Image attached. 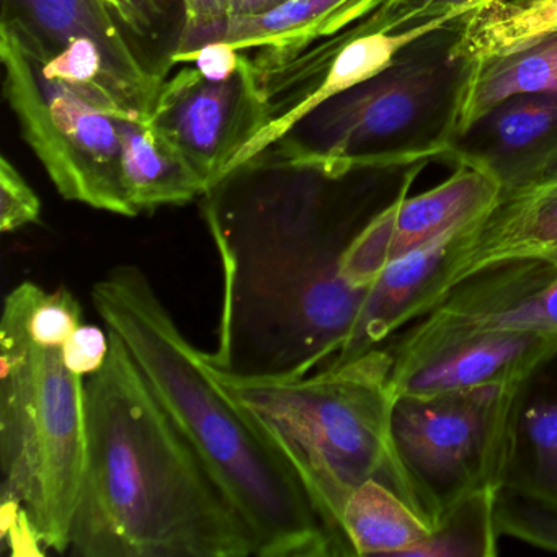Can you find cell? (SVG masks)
<instances>
[{
    "label": "cell",
    "mask_w": 557,
    "mask_h": 557,
    "mask_svg": "<svg viewBox=\"0 0 557 557\" xmlns=\"http://www.w3.org/2000/svg\"><path fill=\"white\" fill-rule=\"evenodd\" d=\"M110 334L97 325L81 324L61 348L67 370L77 376H94L106 363Z\"/></svg>",
    "instance_id": "26"
},
{
    "label": "cell",
    "mask_w": 557,
    "mask_h": 557,
    "mask_svg": "<svg viewBox=\"0 0 557 557\" xmlns=\"http://www.w3.org/2000/svg\"><path fill=\"white\" fill-rule=\"evenodd\" d=\"M345 0H283L253 17L231 18L221 41L240 51L247 48H276L292 44L315 22L341 8Z\"/></svg>",
    "instance_id": "22"
},
{
    "label": "cell",
    "mask_w": 557,
    "mask_h": 557,
    "mask_svg": "<svg viewBox=\"0 0 557 557\" xmlns=\"http://www.w3.org/2000/svg\"><path fill=\"white\" fill-rule=\"evenodd\" d=\"M182 4L184 30L175 53H185L221 41L231 18L227 0H182Z\"/></svg>",
    "instance_id": "25"
},
{
    "label": "cell",
    "mask_w": 557,
    "mask_h": 557,
    "mask_svg": "<svg viewBox=\"0 0 557 557\" xmlns=\"http://www.w3.org/2000/svg\"><path fill=\"white\" fill-rule=\"evenodd\" d=\"M500 487L557 507V351L513 386Z\"/></svg>",
    "instance_id": "14"
},
{
    "label": "cell",
    "mask_w": 557,
    "mask_h": 557,
    "mask_svg": "<svg viewBox=\"0 0 557 557\" xmlns=\"http://www.w3.org/2000/svg\"><path fill=\"white\" fill-rule=\"evenodd\" d=\"M515 384L393 397L384 482L430 527L466 495L500 487Z\"/></svg>",
    "instance_id": "7"
},
{
    "label": "cell",
    "mask_w": 557,
    "mask_h": 557,
    "mask_svg": "<svg viewBox=\"0 0 557 557\" xmlns=\"http://www.w3.org/2000/svg\"><path fill=\"white\" fill-rule=\"evenodd\" d=\"M556 89L557 35L527 50L474 64L459 90L451 145L505 100Z\"/></svg>",
    "instance_id": "18"
},
{
    "label": "cell",
    "mask_w": 557,
    "mask_h": 557,
    "mask_svg": "<svg viewBox=\"0 0 557 557\" xmlns=\"http://www.w3.org/2000/svg\"><path fill=\"white\" fill-rule=\"evenodd\" d=\"M122 181L136 214L188 203L210 190L194 162L156 123L152 112L122 123Z\"/></svg>",
    "instance_id": "17"
},
{
    "label": "cell",
    "mask_w": 557,
    "mask_h": 557,
    "mask_svg": "<svg viewBox=\"0 0 557 557\" xmlns=\"http://www.w3.org/2000/svg\"><path fill=\"white\" fill-rule=\"evenodd\" d=\"M92 301L249 521L257 557L345 556L298 466L211 373L146 273L115 267L94 285Z\"/></svg>",
    "instance_id": "2"
},
{
    "label": "cell",
    "mask_w": 557,
    "mask_h": 557,
    "mask_svg": "<svg viewBox=\"0 0 557 557\" xmlns=\"http://www.w3.org/2000/svg\"><path fill=\"white\" fill-rule=\"evenodd\" d=\"M495 492L485 488L456 502L407 557H494L500 534L495 524Z\"/></svg>",
    "instance_id": "21"
},
{
    "label": "cell",
    "mask_w": 557,
    "mask_h": 557,
    "mask_svg": "<svg viewBox=\"0 0 557 557\" xmlns=\"http://www.w3.org/2000/svg\"><path fill=\"white\" fill-rule=\"evenodd\" d=\"M494 511L498 533L557 553V507L554 505L500 487L495 492Z\"/></svg>",
    "instance_id": "23"
},
{
    "label": "cell",
    "mask_w": 557,
    "mask_h": 557,
    "mask_svg": "<svg viewBox=\"0 0 557 557\" xmlns=\"http://www.w3.org/2000/svg\"><path fill=\"white\" fill-rule=\"evenodd\" d=\"M244 60L246 57L240 54L239 48L230 41H213L197 50L172 54V63H191L211 83L233 79L243 67Z\"/></svg>",
    "instance_id": "27"
},
{
    "label": "cell",
    "mask_w": 557,
    "mask_h": 557,
    "mask_svg": "<svg viewBox=\"0 0 557 557\" xmlns=\"http://www.w3.org/2000/svg\"><path fill=\"white\" fill-rule=\"evenodd\" d=\"M459 21L410 45L386 71L309 115L302 123L311 143L289 154V165L344 178L361 169L387 171L446 158L469 73L453 54Z\"/></svg>",
    "instance_id": "5"
},
{
    "label": "cell",
    "mask_w": 557,
    "mask_h": 557,
    "mask_svg": "<svg viewBox=\"0 0 557 557\" xmlns=\"http://www.w3.org/2000/svg\"><path fill=\"white\" fill-rule=\"evenodd\" d=\"M32 338L24 288L0 321L2 534L14 554L67 553L86 468V386Z\"/></svg>",
    "instance_id": "3"
},
{
    "label": "cell",
    "mask_w": 557,
    "mask_h": 557,
    "mask_svg": "<svg viewBox=\"0 0 557 557\" xmlns=\"http://www.w3.org/2000/svg\"><path fill=\"white\" fill-rule=\"evenodd\" d=\"M557 35V0H494L459 21L453 54L469 67Z\"/></svg>",
    "instance_id": "19"
},
{
    "label": "cell",
    "mask_w": 557,
    "mask_h": 557,
    "mask_svg": "<svg viewBox=\"0 0 557 557\" xmlns=\"http://www.w3.org/2000/svg\"><path fill=\"white\" fill-rule=\"evenodd\" d=\"M446 158L488 172L502 194L557 172V89L505 100L456 139Z\"/></svg>",
    "instance_id": "12"
},
{
    "label": "cell",
    "mask_w": 557,
    "mask_h": 557,
    "mask_svg": "<svg viewBox=\"0 0 557 557\" xmlns=\"http://www.w3.org/2000/svg\"><path fill=\"white\" fill-rule=\"evenodd\" d=\"M41 201L5 156L0 158V230L15 233L38 223Z\"/></svg>",
    "instance_id": "24"
},
{
    "label": "cell",
    "mask_w": 557,
    "mask_h": 557,
    "mask_svg": "<svg viewBox=\"0 0 557 557\" xmlns=\"http://www.w3.org/2000/svg\"><path fill=\"white\" fill-rule=\"evenodd\" d=\"M138 2L139 4H141V8L145 9L146 12H148L149 17L159 14L158 0H138Z\"/></svg>",
    "instance_id": "30"
},
{
    "label": "cell",
    "mask_w": 557,
    "mask_h": 557,
    "mask_svg": "<svg viewBox=\"0 0 557 557\" xmlns=\"http://www.w3.org/2000/svg\"><path fill=\"white\" fill-rule=\"evenodd\" d=\"M8 5L14 14L4 18L17 22L54 50L83 38L96 41L116 73L156 103L161 79L146 70L129 47L115 15L99 0H8Z\"/></svg>",
    "instance_id": "16"
},
{
    "label": "cell",
    "mask_w": 557,
    "mask_h": 557,
    "mask_svg": "<svg viewBox=\"0 0 557 557\" xmlns=\"http://www.w3.org/2000/svg\"><path fill=\"white\" fill-rule=\"evenodd\" d=\"M462 17L465 15H446L417 27L404 28L399 32H373L348 41L329 64L324 79L314 89L309 90L305 99L299 100L292 109L280 115H270L250 136L249 141L227 164L223 182L252 165L259 156L285 139L296 126L301 125L324 103L373 79L377 74L386 71L410 45L456 24Z\"/></svg>",
    "instance_id": "15"
},
{
    "label": "cell",
    "mask_w": 557,
    "mask_h": 557,
    "mask_svg": "<svg viewBox=\"0 0 557 557\" xmlns=\"http://www.w3.org/2000/svg\"><path fill=\"white\" fill-rule=\"evenodd\" d=\"M4 90L25 141L66 200L138 216L122 181V123L146 110L44 76L17 28L0 25Z\"/></svg>",
    "instance_id": "6"
},
{
    "label": "cell",
    "mask_w": 557,
    "mask_h": 557,
    "mask_svg": "<svg viewBox=\"0 0 557 557\" xmlns=\"http://www.w3.org/2000/svg\"><path fill=\"white\" fill-rule=\"evenodd\" d=\"M342 528L355 556L407 557L432 531L422 515L380 479H368L351 492Z\"/></svg>",
    "instance_id": "20"
},
{
    "label": "cell",
    "mask_w": 557,
    "mask_h": 557,
    "mask_svg": "<svg viewBox=\"0 0 557 557\" xmlns=\"http://www.w3.org/2000/svg\"><path fill=\"white\" fill-rule=\"evenodd\" d=\"M387 373L383 345L298 380L234 381L213 373L298 466L345 556H355L342 528L348 497L368 479L386 481L394 397Z\"/></svg>",
    "instance_id": "4"
},
{
    "label": "cell",
    "mask_w": 557,
    "mask_h": 557,
    "mask_svg": "<svg viewBox=\"0 0 557 557\" xmlns=\"http://www.w3.org/2000/svg\"><path fill=\"white\" fill-rule=\"evenodd\" d=\"M116 18L135 34L145 35L148 32L151 17L141 8L138 0H99Z\"/></svg>",
    "instance_id": "28"
},
{
    "label": "cell",
    "mask_w": 557,
    "mask_h": 557,
    "mask_svg": "<svg viewBox=\"0 0 557 557\" xmlns=\"http://www.w3.org/2000/svg\"><path fill=\"white\" fill-rule=\"evenodd\" d=\"M383 347L389 358L387 377L393 396H425L511 386L557 351V338L537 332L459 327L420 319Z\"/></svg>",
    "instance_id": "8"
},
{
    "label": "cell",
    "mask_w": 557,
    "mask_h": 557,
    "mask_svg": "<svg viewBox=\"0 0 557 557\" xmlns=\"http://www.w3.org/2000/svg\"><path fill=\"white\" fill-rule=\"evenodd\" d=\"M267 102L252 61L246 58L239 73L224 83L205 79L197 67L178 71L161 84L152 116L194 162L211 190L223 182L231 159L270 115Z\"/></svg>",
    "instance_id": "9"
},
{
    "label": "cell",
    "mask_w": 557,
    "mask_h": 557,
    "mask_svg": "<svg viewBox=\"0 0 557 557\" xmlns=\"http://www.w3.org/2000/svg\"><path fill=\"white\" fill-rule=\"evenodd\" d=\"M399 198L381 210L342 260V275L350 285L367 288L389 263L406 259L451 236L487 213L502 187L488 172L456 164L455 174L432 190Z\"/></svg>",
    "instance_id": "10"
},
{
    "label": "cell",
    "mask_w": 557,
    "mask_h": 557,
    "mask_svg": "<svg viewBox=\"0 0 557 557\" xmlns=\"http://www.w3.org/2000/svg\"><path fill=\"white\" fill-rule=\"evenodd\" d=\"M109 334V357L86 386V468L67 553L257 556L249 521Z\"/></svg>",
    "instance_id": "1"
},
{
    "label": "cell",
    "mask_w": 557,
    "mask_h": 557,
    "mask_svg": "<svg viewBox=\"0 0 557 557\" xmlns=\"http://www.w3.org/2000/svg\"><path fill=\"white\" fill-rule=\"evenodd\" d=\"M550 253H557V172L502 194L487 213L445 240L443 296L495 263Z\"/></svg>",
    "instance_id": "13"
},
{
    "label": "cell",
    "mask_w": 557,
    "mask_h": 557,
    "mask_svg": "<svg viewBox=\"0 0 557 557\" xmlns=\"http://www.w3.org/2000/svg\"><path fill=\"white\" fill-rule=\"evenodd\" d=\"M420 319L557 338V253L505 260L479 270Z\"/></svg>",
    "instance_id": "11"
},
{
    "label": "cell",
    "mask_w": 557,
    "mask_h": 557,
    "mask_svg": "<svg viewBox=\"0 0 557 557\" xmlns=\"http://www.w3.org/2000/svg\"><path fill=\"white\" fill-rule=\"evenodd\" d=\"M227 2H230L231 18H243L270 11L283 0H227Z\"/></svg>",
    "instance_id": "29"
}]
</instances>
